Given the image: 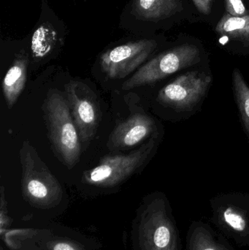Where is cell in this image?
Segmentation results:
<instances>
[{
  "mask_svg": "<svg viewBox=\"0 0 249 250\" xmlns=\"http://www.w3.org/2000/svg\"><path fill=\"white\" fill-rule=\"evenodd\" d=\"M134 250H182L179 229L168 198L156 192L144 198L132 227Z\"/></svg>",
  "mask_w": 249,
  "mask_h": 250,
  "instance_id": "6da1fadb",
  "label": "cell"
},
{
  "mask_svg": "<svg viewBox=\"0 0 249 250\" xmlns=\"http://www.w3.org/2000/svg\"><path fill=\"white\" fill-rule=\"evenodd\" d=\"M213 82L209 64L188 69L162 86L155 101L169 120L185 121L200 111Z\"/></svg>",
  "mask_w": 249,
  "mask_h": 250,
  "instance_id": "7a4b0ae2",
  "label": "cell"
},
{
  "mask_svg": "<svg viewBox=\"0 0 249 250\" xmlns=\"http://www.w3.org/2000/svg\"><path fill=\"white\" fill-rule=\"evenodd\" d=\"M207 64L208 56L202 45L181 42L153 56L124 82L123 89L155 84L172 75Z\"/></svg>",
  "mask_w": 249,
  "mask_h": 250,
  "instance_id": "3957f363",
  "label": "cell"
},
{
  "mask_svg": "<svg viewBox=\"0 0 249 250\" xmlns=\"http://www.w3.org/2000/svg\"><path fill=\"white\" fill-rule=\"evenodd\" d=\"M19 157L24 199L40 209H51L58 206L63 198L62 188L29 141L22 144Z\"/></svg>",
  "mask_w": 249,
  "mask_h": 250,
  "instance_id": "277c9868",
  "label": "cell"
},
{
  "mask_svg": "<svg viewBox=\"0 0 249 250\" xmlns=\"http://www.w3.org/2000/svg\"><path fill=\"white\" fill-rule=\"evenodd\" d=\"M183 9L181 0H128L119 16L118 26L134 36H155Z\"/></svg>",
  "mask_w": 249,
  "mask_h": 250,
  "instance_id": "5b68a950",
  "label": "cell"
},
{
  "mask_svg": "<svg viewBox=\"0 0 249 250\" xmlns=\"http://www.w3.org/2000/svg\"><path fill=\"white\" fill-rule=\"evenodd\" d=\"M163 43V39L158 36L123 40L100 54L101 70L110 79H123L155 56Z\"/></svg>",
  "mask_w": 249,
  "mask_h": 250,
  "instance_id": "8992f818",
  "label": "cell"
},
{
  "mask_svg": "<svg viewBox=\"0 0 249 250\" xmlns=\"http://www.w3.org/2000/svg\"><path fill=\"white\" fill-rule=\"evenodd\" d=\"M44 110L53 145L66 166L72 168L80 159V145L68 101L61 94L52 92Z\"/></svg>",
  "mask_w": 249,
  "mask_h": 250,
  "instance_id": "52a82bcc",
  "label": "cell"
},
{
  "mask_svg": "<svg viewBox=\"0 0 249 250\" xmlns=\"http://www.w3.org/2000/svg\"><path fill=\"white\" fill-rule=\"evenodd\" d=\"M160 135L149 138L138 149L127 154L106 156L93 168L83 173V180L97 188H114L128 179L146 163L155 151Z\"/></svg>",
  "mask_w": 249,
  "mask_h": 250,
  "instance_id": "ba28073f",
  "label": "cell"
},
{
  "mask_svg": "<svg viewBox=\"0 0 249 250\" xmlns=\"http://www.w3.org/2000/svg\"><path fill=\"white\" fill-rule=\"evenodd\" d=\"M211 220L228 239L249 248V194L227 192L210 200Z\"/></svg>",
  "mask_w": 249,
  "mask_h": 250,
  "instance_id": "9c48e42d",
  "label": "cell"
},
{
  "mask_svg": "<svg viewBox=\"0 0 249 250\" xmlns=\"http://www.w3.org/2000/svg\"><path fill=\"white\" fill-rule=\"evenodd\" d=\"M67 28L47 0L41 1L40 15L29 35V51L34 62L52 57L64 45Z\"/></svg>",
  "mask_w": 249,
  "mask_h": 250,
  "instance_id": "30bf717a",
  "label": "cell"
},
{
  "mask_svg": "<svg viewBox=\"0 0 249 250\" xmlns=\"http://www.w3.org/2000/svg\"><path fill=\"white\" fill-rule=\"evenodd\" d=\"M66 96L82 142L95 137L100 121L99 104L92 89L80 82H70L65 86Z\"/></svg>",
  "mask_w": 249,
  "mask_h": 250,
  "instance_id": "8fae6325",
  "label": "cell"
},
{
  "mask_svg": "<svg viewBox=\"0 0 249 250\" xmlns=\"http://www.w3.org/2000/svg\"><path fill=\"white\" fill-rule=\"evenodd\" d=\"M1 236L9 248L19 250H88L77 239L57 235L48 230H7Z\"/></svg>",
  "mask_w": 249,
  "mask_h": 250,
  "instance_id": "7c38bea8",
  "label": "cell"
},
{
  "mask_svg": "<svg viewBox=\"0 0 249 250\" xmlns=\"http://www.w3.org/2000/svg\"><path fill=\"white\" fill-rule=\"evenodd\" d=\"M159 134L154 119L146 114H135L116 126L110 136L108 146L110 149H126Z\"/></svg>",
  "mask_w": 249,
  "mask_h": 250,
  "instance_id": "4fadbf2b",
  "label": "cell"
},
{
  "mask_svg": "<svg viewBox=\"0 0 249 250\" xmlns=\"http://www.w3.org/2000/svg\"><path fill=\"white\" fill-rule=\"evenodd\" d=\"M30 53L22 47L15 54L13 63L2 82V91L8 108H12L19 99L26 84Z\"/></svg>",
  "mask_w": 249,
  "mask_h": 250,
  "instance_id": "5bb4252c",
  "label": "cell"
},
{
  "mask_svg": "<svg viewBox=\"0 0 249 250\" xmlns=\"http://www.w3.org/2000/svg\"><path fill=\"white\" fill-rule=\"evenodd\" d=\"M228 238L201 220L192 222L186 240V250H235Z\"/></svg>",
  "mask_w": 249,
  "mask_h": 250,
  "instance_id": "9a60e30c",
  "label": "cell"
},
{
  "mask_svg": "<svg viewBox=\"0 0 249 250\" xmlns=\"http://www.w3.org/2000/svg\"><path fill=\"white\" fill-rule=\"evenodd\" d=\"M216 32L231 43L237 44L239 46L238 51H249V15L234 17L225 13L218 23Z\"/></svg>",
  "mask_w": 249,
  "mask_h": 250,
  "instance_id": "2e32d148",
  "label": "cell"
},
{
  "mask_svg": "<svg viewBox=\"0 0 249 250\" xmlns=\"http://www.w3.org/2000/svg\"><path fill=\"white\" fill-rule=\"evenodd\" d=\"M232 88L243 128L249 141V84L237 67L232 73Z\"/></svg>",
  "mask_w": 249,
  "mask_h": 250,
  "instance_id": "e0dca14e",
  "label": "cell"
},
{
  "mask_svg": "<svg viewBox=\"0 0 249 250\" xmlns=\"http://www.w3.org/2000/svg\"><path fill=\"white\" fill-rule=\"evenodd\" d=\"M227 13L234 17L248 16L249 10L243 0H225Z\"/></svg>",
  "mask_w": 249,
  "mask_h": 250,
  "instance_id": "ac0fdd59",
  "label": "cell"
},
{
  "mask_svg": "<svg viewBox=\"0 0 249 250\" xmlns=\"http://www.w3.org/2000/svg\"><path fill=\"white\" fill-rule=\"evenodd\" d=\"M0 233L8 230L11 219L9 217L8 209H7V200L4 194V186L1 187V198H0Z\"/></svg>",
  "mask_w": 249,
  "mask_h": 250,
  "instance_id": "d6986e66",
  "label": "cell"
},
{
  "mask_svg": "<svg viewBox=\"0 0 249 250\" xmlns=\"http://www.w3.org/2000/svg\"><path fill=\"white\" fill-rule=\"evenodd\" d=\"M194 6L201 14L209 16L211 13L213 0H192Z\"/></svg>",
  "mask_w": 249,
  "mask_h": 250,
  "instance_id": "ffe728a7",
  "label": "cell"
},
{
  "mask_svg": "<svg viewBox=\"0 0 249 250\" xmlns=\"http://www.w3.org/2000/svg\"><path fill=\"white\" fill-rule=\"evenodd\" d=\"M0 250H4V248H3V247L1 246V248H0Z\"/></svg>",
  "mask_w": 249,
  "mask_h": 250,
  "instance_id": "44dd1931",
  "label": "cell"
}]
</instances>
